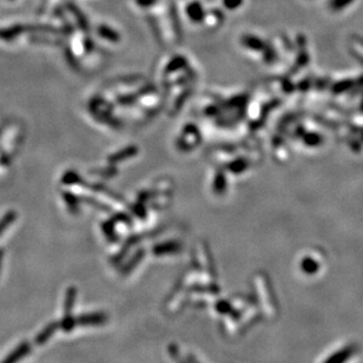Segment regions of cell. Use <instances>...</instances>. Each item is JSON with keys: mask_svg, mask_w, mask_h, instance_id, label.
<instances>
[{"mask_svg": "<svg viewBox=\"0 0 363 363\" xmlns=\"http://www.w3.org/2000/svg\"><path fill=\"white\" fill-rule=\"evenodd\" d=\"M59 328V323L57 322H51L50 325H48L45 327L44 329L42 330V333L39 334V335L37 336V339H35V343L37 344H44L48 342V341L51 339V337L55 335L57 329Z\"/></svg>", "mask_w": 363, "mask_h": 363, "instance_id": "3", "label": "cell"}, {"mask_svg": "<svg viewBox=\"0 0 363 363\" xmlns=\"http://www.w3.org/2000/svg\"><path fill=\"white\" fill-rule=\"evenodd\" d=\"M109 321V316L105 312H91V314H83L75 317V326L80 327H95L103 326Z\"/></svg>", "mask_w": 363, "mask_h": 363, "instance_id": "2", "label": "cell"}, {"mask_svg": "<svg viewBox=\"0 0 363 363\" xmlns=\"http://www.w3.org/2000/svg\"><path fill=\"white\" fill-rule=\"evenodd\" d=\"M141 260H142V253L139 251V253L136 255V256L132 258V260L129 262V263L125 265V267H123V269H122V271H120L122 276H128L129 274H130V272L134 270V269L136 268V265L139 263V261H141Z\"/></svg>", "mask_w": 363, "mask_h": 363, "instance_id": "5", "label": "cell"}, {"mask_svg": "<svg viewBox=\"0 0 363 363\" xmlns=\"http://www.w3.org/2000/svg\"><path fill=\"white\" fill-rule=\"evenodd\" d=\"M242 0H225V5L229 7H236L238 6Z\"/></svg>", "mask_w": 363, "mask_h": 363, "instance_id": "8", "label": "cell"}, {"mask_svg": "<svg viewBox=\"0 0 363 363\" xmlns=\"http://www.w3.org/2000/svg\"><path fill=\"white\" fill-rule=\"evenodd\" d=\"M216 309L218 311H221L222 314H226L230 310V305L226 303V302H218V303L216 304Z\"/></svg>", "mask_w": 363, "mask_h": 363, "instance_id": "6", "label": "cell"}, {"mask_svg": "<svg viewBox=\"0 0 363 363\" xmlns=\"http://www.w3.org/2000/svg\"><path fill=\"white\" fill-rule=\"evenodd\" d=\"M179 249H181V247H179V244L177 243H164V244H159V246L154 247L153 249V253L158 255H164V254H174V253H177V251H179Z\"/></svg>", "mask_w": 363, "mask_h": 363, "instance_id": "4", "label": "cell"}, {"mask_svg": "<svg viewBox=\"0 0 363 363\" xmlns=\"http://www.w3.org/2000/svg\"><path fill=\"white\" fill-rule=\"evenodd\" d=\"M353 3V0H333L332 5L334 9H340V7L347 6L348 4Z\"/></svg>", "mask_w": 363, "mask_h": 363, "instance_id": "7", "label": "cell"}, {"mask_svg": "<svg viewBox=\"0 0 363 363\" xmlns=\"http://www.w3.org/2000/svg\"><path fill=\"white\" fill-rule=\"evenodd\" d=\"M75 298H77V289L74 287L67 288L65 300H64V315L62 321L59 322V327L65 333H71L75 327V317L72 316Z\"/></svg>", "mask_w": 363, "mask_h": 363, "instance_id": "1", "label": "cell"}]
</instances>
